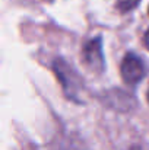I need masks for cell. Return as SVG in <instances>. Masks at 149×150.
I'll list each match as a JSON object with an SVG mask.
<instances>
[{
	"label": "cell",
	"mask_w": 149,
	"mask_h": 150,
	"mask_svg": "<svg viewBox=\"0 0 149 150\" xmlns=\"http://www.w3.org/2000/svg\"><path fill=\"white\" fill-rule=\"evenodd\" d=\"M120 71H121L123 80L127 85H138L146 73L142 58L139 55L133 54V52H129V54L124 55V58L121 61Z\"/></svg>",
	"instance_id": "6da1fadb"
},
{
	"label": "cell",
	"mask_w": 149,
	"mask_h": 150,
	"mask_svg": "<svg viewBox=\"0 0 149 150\" xmlns=\"http://www.w3.org/2000/svg\"><path fill=\"white\" fill-rule=\"evenodd\" d=\"M138 3H139V0H118L117 6L121 12H127V10H132Z\"/></svg>",
	"instance_id": "277c9868"
},
{
	"label": "cell",
	"mask_w": 149,
	"mask_h": 150,
	"mask_svg": "<svg viewBox=\"0 0 149 150\" xmlns=\"http://www.w3.org/2000/svg\"><path fill=\"white\" fill-rule=\"evenodd\" d=\"M130 150H138V149H136V147H135V149H130Z\"/></svg>",
	"instance_id": "52a82bcc"
},
{
	"label": "cell",
	"mask_w": 149,
	"mask_h": 150,
	"mask_svg": "<svg viewBox=\"0 0 149 150\" xmlns=\"http://www.w3.org/2000/svg\"><path fill=\"white\" fill-rule=\"evenodd\" d=\"M148 102H149V91H148Z\"/></svg>",
	"instance_id": "8992f818"
},
{
	"label": "cell",
	"mask_w": 149,
	"mask_h": 150,
	"mask_svg": "<svg viewBox=\"0 0 149 150\" xmlns=\"http://www.w3.org/2000/svg\"><path fill=\"white\" fill-rule=\"evenodd\" d=\"M83 61L89 70L101 73L104 69V54H102V44L101 38H94L86 42L83 47Z\"/></svg>",
	"instance_id": "3957f363"
},
{
	"label": "cell",
	"mask_w": 149,
	"mask_h": 150,
	"mask_svg": "<svg viewBox=\"0 0 149 150\" xmlns=\"http://www.w3.org/2000/svg\"><path fill=\"white\" fill-rule=\"evenodd\" d=\"M143 42H145V47L149 50V29L145 32V37H143Z\"/></svg>",
	"instance_id": "5b68a950"
},
{
	"label": "cell",
	"mask_w": 149,
	"mask_h": 150,
	"mask_svg": "<svg viewBox=\"0 0 149 150\" xmlns=\"http://www.w3.org/2000/svg\"><path fill=\"white\" fill-rule=\"evenodd\" d=\"M54 70H56V74L60 80V83L63 85L64 91L69 93L70 98H76V93L82 92V82L79 80L78 74L72 70V67L63 61V60H56L54 61Z\"/></svg>",
	"instance_id": "7a4b0ae2"
}]
</instances>
